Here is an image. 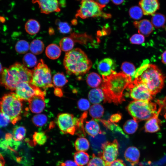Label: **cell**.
Listing matches in <instances>:
<instances>
[{"label": "cell", "instance_id": "cell-33", "mask_svg": "<svg viewBox=\"0 0 166 166\" xmlns=\"http://www.w3.org/2000/svg\"><path fill=\"white\" fill-rule=\"evenodd\" d=\"M52 81L55 86L60 87L64 86L68 81L63 73H57L53 75Z\"/></svg>", "mask_w": 166, "mask_h": 166}, {"label": "cell", "instance_id": "cell-22", "mask_svg": "<svg viewBox=\"0 0 166 166\" xmlns=\"http://www.w3.org/2000/svg\"><path fill=\"white\" fill-rule=\"evenodd\" d=\"M88 97L90 101L94 104L100 103L104 99V95L102 90L99 88L90 90Z\"/></svg>", "mask_w": 166, "mask_h": 166}, {"label": "cell", "instance_id": "cell-9", "mask_svg": "<svg viewBox=\"0 0 166 166\" xmlns=\"http://www.w3.org/2000/svg\"><path fill=\"white\" fill-rule=\"evenodd\" d=\"M129 95L134 100L151 101L153 95L146 86L138 79L135 78L128 85Z\"/></svg>", "mask_w": 166, "mask_h": 166}, {"label": "cell", "instance_id": "cell-48", "mask_svg": "<svg viewBox=\"0 0 166 166\" xmlns=\"http://www.w3.org/2000/svg\"><path fill=\"white\" fill-rule=\"evenodd\" d=\"M58 166H78L76 163L72 160H67L64 162H60Z\"/></svg>", "mask_w": 166, "mask_h": 166}, {"label": "cell", "instance_id": "cell-36", "mask_svg": "<svg viewBox=\"0 0 166 166\" xmlns=\"http://www.w3.org/2000/svg\"><path fill=\"white\" fill-rule=\"evenodd\" d=\"M87 116V112L83 113L81 117L77 119L76 126V132L77 133L80 135L85 136V129L84 127V122Z\"/></svg>", "mask_w": 166, "mask_h": 166}, {"label": "cell", "instance_id": "cell-54", "mask_svg": "<svg viewBox=\"0 0 166 166\" xmlns=\"http://www.w3.org/2000/svg\"><path fill=\"white\" fill-rule=\"evenodd\" d=\"M124 0H112L114 3L117 5L121 4L123 2Z\"/></svg>", "mask_w": 166, "mask_h": 166}, {"label": "cell", "instance_id": "cell-40", "mask_svg": "<svg viewBox=\"0 0 166 166\" xmlns=\"http://www.w3.org/2000/svg\"><path fill=\"white\" fill-rule=\"evenodd\" d=\"M47 120V117L45 115L39 114L33 116L32 120L33 124L36 126L42 127L46 123Z\"/></svg>", "mask_w": 166, "mask_h": 166}, {"label": "cell", "instance_id": "cell-51", "mask_svg": "<svg viewBox=\"0 0 166 166\" xmlns=\"http://www.w3.org/2000/svg\"><path fill=\"white\" fill-rule=\"evenodd\" d=\"M96 1L100 5L104 7L108 3L109 0H96Z\"/></svg>", "mask_w": 166, "mask_h": 166}, {"label": "cell", "instance_id": "cell-8", "mask_svg": "<svg viewBox=\"0 0 166 166\" xmlns=\"http://www.w3.org/2000/svg\"><path fill=\"white\" fill-rule=\"evenodd\" d=\"M104 7L93 0L81 2L79 8L75 15L76 18L85 19L91 17H101L105 18L111 17L110 14L104 12Z\"/></svg>", "mask_w": 166, "mask_h": 166}, {"label": "cell", "instance_id": "cell-14", "mask_svg": "<svg viewBox=\"0 0 166 166\" xmlns=\"http://www.w3.org/2000/svg\"><path fill=\"white\" fill-rule=\"evenodd\" d=\"M161 106L157 110L156 113L147 120L144 126L145 131L147 132L154 133L160 129V121L158 118L160 112L162 109Z\"/></svg>", "mask_w": 166, "mask_h": 166}, {"label": "cell", "instance_id": "cell-44", "mask_svg": "<svg viewBox=\"0 0 166 166\" xmlns=\"http://www.w3.org/2000/svg\"><path fill=\"white\" fill-rule=\"evenodd\" d=\"M144 41V36L140 34H134L130 38L131 42L135 44H141L143 43Z\"/></svg>", "mask_w": 166, "mask_h": 166}, {"label": "cell", "instance_id": "cell-1", "mask_svg": "<svg viewBox=\"0 0 166 166\" xmlns=\"http://www.w3.org/2000/svg\"><path fill=\"white\" fill-rule=\"evenodd\" d=\"M101 87L104 95V101L116 105L125 101L123 92L132 81V78L122 72H114L108 76H102Z\"/></svg>", "mask_w": 166, "mask_h": 166}, {"label": "cell", "instance_id": "cell-19", "mask_svg": "<svg viewBox=\"0 0 166 166\" xmlns=\"http://www.w3.org/2000/svg\"><path fill=\"white\" fill-rule=\"evenodd\" d=\"M140 152L139 149L134 146L128 147L124 153V157L125 160L131 165L133 166L139 162L140 157Z\"/></svg>", "mask_w": 166, "mask_h": 166}, {"label": "cell", "instance_id": "cell-12", "mask_svg": "<svg viewBox=\"0 0 166 166\" xmlns=\"http://www.w3.org/2000/svg\"><path fill=\"white\" fill-rule=\"evenodd\" d=\"M119 144L116 139L102 144V152H100L98 155L103 159L107 166L116 160L119 153Z\"/></svg>", "mask_w": 166, "mask_h": 166}, {"label": "cell", "instance_id": "cell-52", "mask_svg": "<svg viewBox=\"0 0 166 166\" xmlns=\"http://www.w3.org/2000/svg\"><path fill=\"white\" fill-rule=\"evenodd\" d=\"M161 61L164 64H166V50H165L161 55Z\"/></svg>", "mask_w": 166, "mask_h": 166}, {"label": "cell", "instance_id": "cell-43", "mask_svg": "<svg viewBox=\"0 0 166 166\" xmlns=\"http://www.w3.org/2000/svg\"><path fill=\"white\" fill-rule=\"evenodd\" d=\"M58 29L60 32L62 34L69 33L71 31V28L66 22H59L57 24Z\"/></svg>", "mask_w": 166, "mask_h": 166}, {"label": "cell", "instance_id": "cell-50", "mask_svg": "<svg viewBox=\"0 0 166 166\" xmlns=\"http://www.w3.org/2000/svg\"><path fill=\"white\" fill-rule=\"evenodd\" d=\"M54 93L56 96L59 97H62L63 95V93L61 90L59 88L55 89Z\"/></svg>", "mask_w": 166, "mask_h": 166}, {"label": "cell", "instance_id": "cell-16", "mask_svg": "<svg viewBox=\"0 0 166 166\" xmlns=\"http://www.w3.org/2000/svg\"><path fill=\"white\" fill-rule=\"evenodd\" d=\"M115 65L114 61L112 59L105 58L99 62L97 69L99 73L102 76H108L115 71Z\"/></svg>", "mask_w": 166, "mask_h": 166}, {"label": "cell", "instance_id": "cell-4", "mask_svg": "<svg viewBox=\"0 0 166 166\" xmlns=\"http://www.w3.org/2000/svg\"><path fill=\"white\" fill-rule=\"evenodd\" d=\"M63 64L68 74L76 75L85 74L92 65V62L86 54L78 48L66 52Z\"/></svg>", "mask_w": 166, "mask_h": 166}, {"label": "cell", "instance_id": "cell-10", "mask_svg": "<svg viewBox=\"0 0 166 166\" xmlns=\"http://www.w3.org/2000/svg\"><path fill=\"white\" fill-rule=\"evenodd\" d=\"M17 97L22 101H28L35 95H45V92L32 85L30 83L23 82L19 84L15 90Z\"/></svg>", "mask_w": 166, "mask_h": 166}, {"label": "cell", "instance_id": "cell-23", "mask_svg": "<svg viewBox=\"0 0 166 166\" xmlns=\"http://www.w3.org/2000/svg\"><path fill=\"white\" fill-rule=\"evenodd\" d=\"M73 157L74 162L78 166H84L89 162V155L85 152L77 151Z\"/></svg>", "mask_w": 166, "mask_h": 166}, {"label": "cell", "instance_id": "cell-41", "mask_svg": "<svg viewBox=\"0 0 166 166\" xmlns=\"http://www.w3.org/2000/svg\"><path fill=\"white\" fill-rule=\"evenodd\" d=\"M87 166H107L106 164L101 157L93 154L92 158L87 164Z\"/></svg>", "mask_w": 166, "mask_h": 166}, {"label": "cell", "instance_id": "cell-55", "mask_svg": "<svg viewBox=\"0 0 166 166\" xmlns=\"http://www.w3.org/2000/svg\"><path fill=\"white\" fill-rule=\"evenodd\" d=\"M3 68L2 67V66L1 63V62H0V74L2 72Z\"/></svg>", "mask_w": 166, "mask_h": 166}, {"label": "cell", "instance_id": "cell-7", "mask_svg": "<svg viewBox=\"0 0 166 166\" xmlns=\"http://www.w3.org/2000/svg\"><path fill=\"white\" fill-rule=\"evenodd\" d=\"M32 72L30 82L32 85L45 90L54 86L52 82L50 70L43 60H39Z\"/></svg>", "mask_w": 166, "mask_h": 166}, {"label": "cell", "instance_id": "cell-3", "mask_svg": "<svg viewBox=\"0 0 166 166\" xmlns=\"http://www.w3.org/2000/svg\"><path fill=\"white\" fill-rule=\"evenodd\" d=\"M32 77V70L23 64L16 62L8 68H3L0 74V85L8 89L14 91L20 83H30Z\"/></svg>", "mask_w": 166, "mask_h": 166}, {"label": "cell", "instance_id": "cell-39", "mask_svg": "<svg viewBox=\"0 0 166 166\" xmlns=\"http://www.w3.org/2000/svg\"><path fill=\"white\" fill-rule=\"evenodd\" d=\"M15 49L16 52L20 54L26 53L30 49V45L27 42L24 40H20L16 43Z\"/></svg>", "mask_w": 166, "mask_h": 166}, {"label": "cell", "instance_id": "cell-21", "mask_svg": "<svg viewBox=\"0 0 166 166\" xmlns=\"http://www.w3.org/2000/svg\"><path fill=\"white\" fill-rule=\"evenodd\" d=\"M61 49L60 47L55 44H51L46 47L45 53L49 58L55 60L58 58L60 56Z\"/></svg>", "mask_w": 166, "mask_h": 166}, {"label": "cell", "instance_id": "cell-45", "mask_svg": "<svg viewBox=\"0 0 166 166\" xmlns=\"http://www.w3.org/2000/svg\"><path fill=\"white\" fill-rule=\"evenodd\" d=\"M90 103L88 100L85 98L80 99L77 102L78 108L82 111H86L90 107Z\"/></svg>", "mask_w": 166, "mask_h": 166}, {"label": "cell", "instance_id": "cell-11", "mask_svg": "<svg viewBox=\"0 0 166 166\" xmlns=\"http://www.w3.org/2000/svg\"><path fill=\"white\" fill-rule=\"evenodd\" d=\"M77 118L69 113H62L57 117V122L58 127L64 134L73 135L76 132Z\"/></svg>", "mask_w": 166, "mask_h": 166}, {"label": "cell", "instance_id": "cell-2", "mask_svg": "<svg viewBox=\"0 0 166 166\" xmlns=\"http://www.w3.org/2000/svg\"><path fill=\"white\" fill-rule=\"evenodd\" d=\"M134 77L144 84L153 96L160 92L164 85L165 77L154 64L146 63L142 65L136 71Z\"/></svg>", "mask_w": 166, "mask_h": 166}, {"label": "cell", "instance_id": "cell-18", "mask_svg": "<svg viewBox=\"0 0 166 166\" xmlns=\"http://www.w3.org/2000/svg\"><path fill=\"white\" fill-rule=\"evenodd\" d=\"M133 24L138 30L139 34L144 36H148L153 30V26L152 24L147 19H144L139 21H135Z\"/></svg>", "mask_w": 166, "mask_h": 166}, {"label": "cell", "instance_id": "cell-27", "mask_svg": "<svg viewBox=\"0 0 166 166\" xmlns=\"http://www.w3.org/2000/svg\"><path fill=\"white\" fill-rule=\"evenodd\" d=\"M74 144L77 151H86L89 149L90 146L88 140L84 137L77 138L75 140Z\"/></svg>", "mask_w": 166, "mask_h": 166}, {"label": "cell", "instance_id": "cell-15", "mask_svg": "<svg viewBox=\"0 0 166 166\" xmlns=\"http://www.w3.org/2000/svg\"><path fill=\"white\" fill-rule=\"evenodd\" d=\"M45 96L35 95L28 101L29 108L32 112L38 113L43 110L45 105Z\"/></svg>", "mask_w": 166, "mask_h": 166}, {"label": "cell", "instance_id": "cell-35", "mask_svg": "<svg viewBox=\"0 0 166 166\" xmlns=\"http://www.w3.org/2000/svg\"><path fill=\"white\" fill-rule=\"evenodd\" d=\"M95 120L100 121L105 127L113 132H120L127 137V136L125 134L121 128L116 124L109 121L102 119H95Z\"/></svg>", "mask_w": 166, "mask_h": 166}, {"label": "cell", "instance_id": "cell-25", "mask_svg": "<svg viewBox=\"0 0 166 166\" xmlns=\"http://www.w3.org/2000/svg\"><path fill=\"white\" fill-rule=\"evenodd\" d=\"M44 48L43 42L39 39H35L30 45V50L34 54L38 55L42 53Z\"/></svg>", "mask_w": 166, "mask_h": 166}, {"label": "cell", "instance_id": "cell-20", "mask_svg": "<svg viewBox=\"0 0 166 166\" xmlns=\"http://www.w3.org/2000/svg\"><path fill=\"white\" fill-rule=\"evenodd\" d=\"M85 129L89 135L93 137L98 134L102 133L98 123L93 119L86 122Z\"/></svg>", "mask_w": 166, "mask_h": 166}, {"label": "cell", "instance_id": "cell-47", "mask_svg": "<svg viewBox=\"0 0 166 166\" xmlns=\"http://www.w3.org/2000/svg\"><path fill=\"white\" fill-rule=\"evenodd\" d=\"M122 118V115L120 113H117L112 115L110 118V121L111 122H118Z\"/></svg>", "mask_w": 166, "mask_h": 166}, {"label": "cell", "instance_id": "cell-26", "mask_svg": "<svg viewBox=\"0 0 166 166\" xmlns=\"http://www.w3.org/2000/svg\"><path fill=\"white\" fill-rule=\"evenodd\" d=\"M86 81L88 85L90 87L95 88L101 84L102 80L100 76L97 73L92 72L87 76Z\"/></svg>", "mask_w": 166, "mask_h": 166}, {"label": "cell", "instance_id": "cell-24", "mask_svg": "<svg viewBox=\"0 0 166 166\" xmlns=\"http://www.w3.org/2000/svg\"><path fill=\"white\" fill-rule=\"evenodd\" d=\"M25 28L27 33L30 35H34L38 33L40 29V25L37 20L31 19L26 23Z\"/></svg>", "mask_w": 166, "mask_h": 166}, {"label": "cell", "instance_id": "cell-57", "mask_svg": "<svg viewBox=\"0 0 166 166\" xmlns=\"http://www.w3.org/2000/svg\"><path fill=\"white\" fill-rule=\"evenodd\" d=\"M164 117L166 120V112L165 113L164 115Z\"/></svg>", "mask_w": 166, "mask_h": 166}, {"label": "cell", "instance_id": "cell-49", "mask_svg": "<svg viewBox=\"0 0 166 166\" xmlns=\"http://www.w3.org/2000/svg\"><path fill=\"white\" fill-rule=\"evenodd\" d=\"M108 166H126L123 161L120 159L115 160Z\"/></svg>", "mask_w": 166, "mask_h": 166}, {"label": "cell", "instance_id": "cell-53", "mask_svg": "<svg viewBox=\"0 0 166 166\" xmlns=\"http://www.w3.org/2000/svg\"><path fill=\"white\" fill-rule=\"evenodd\" d=\"M5 161L3 156L0 153V166H5Z\"/></svg>", "mask_w": 166, "mask_h": 166}, {"label": "cell", "instance_id": "cell-30", "mask_svg": "<svg viewBox=\"0 0 166 166\" xmlns=\"http://www.w3.org/2000/svg\"><path fill=\"white\" fill-rule=\"evenodd\" d=\"M151 23L153 26L157 28L162 27L166 22V18L163 14L159 13H155L152 15Z\"/></svg>", "mask_w": 166, "mask_h": 166}, {"label": "cell", "instance_id": "cell-17", "mask_svg": "<svg viewBox=\"0 0 166 166\" xmlns=\"http://www.w3.org/2000/svg\"><path fill=\"white\" fill-rule=\"evenodd\" d=\"M139 5L144 15H153L158 10L160 4L158 0H140Z\"/></svg>", "mask_w": 166, "mask_h": 166}, {"label": "cell", "instance_id": "cell-37", "mask_svg": "<svg viewBox=\"0 0 166 166\" xmlns=\"http://www.w3.org/2000/svg\"><path fill=\"white\" fill-rule=\"evenodd\" d=\"M47 138L46 135L43 132H35L33 136V142L34 145H43L45 143Z\"/></svg>", "mask_w": 166, "mask_h": 166}, {"label": "cell", "instance_id": "cell-38", "mask_svg": "<svg viewBox=\"0 0 166 166\" xmlns=\"http://www.w3.org/2000/svg\"><path fill=\"white\" fill-rule=\"evenodd\" d=\"M121 69L124 73L133 78L136 71L133 64L127 62H124L122 64Z\"/></svg>", "mask_w": 166, "mask_h": 166}, {"label": "cell", "instance_id": "cell-28", "mask_svg": "<svg viewBox=\"0 0 166 166\" xmlns=\"http://www.w3.org/2000/svg\"><path fill=\"white\" fill-rule=\"evenodd\" d=\"M104 109L102 105L95 104L91 106L89 110L90 116L95 119H99L103 115Z\"/></svg>", "mask_w": 166, "mask_h": 166}, {"label": "cell", "instance_id": "cell-29", "mask_svg": "<svg viewBox=\"0 0 166 166\" xmlns=\"http://www.w3.org/2000/svg\"><path fill=\"white\" fill-rule=\"evenodd\" d=\"M59 45L61 50L67 52L73 49L74 46V42L71 38L65 37L60 41Z\"/></svg>", "mask_w": 166, "mask_h": 166}, {"label": "cell", "instance_id": "cell-5", "mask_svg": "<svg viewBox=\"0 0 166 166\" xmlns=\"http://www.w3.org/2000/svg\"><path fill=\"white\" fill-rule=\"evenodd\" d=\"M22 104L14 93L4 94L0 100V111L7 115L15 124L21 119Z\"/></svg>", "mask_w": 166, "mask_h": 166}, {"label": "cell", "instance_id": "cell-34", "mask_svg": "<svg viewBox=\"0 0 166 166\" xmlns=\"http://www.w3.org/2000/svg\"><path fill=\"white\" fill-rule=\"evenodd\" d=\"M23 64L26 67L32 68L36 65L37 58L34 54L31 53H26L22 60Z\"/></svg>", "mask_w": 166, "mask_h": 166}, {"label": "cell", "instance_id": "cell-46", "mask_svg": "<svg viewBox=\"0 0 166 166\" xmlns=\"http://www.w3.org/2000/svg\"><path fill=\"white\" fill-rule=\"evenodd\" d=\"M10 122V119L7 115L0 112V127L6 126Z\"/></svg>", "mask_w": 166, "mask_h": 166}, {"label": "cell", "instance_id": "cell-6", "mask_svg": "<svg viewBox=\"0 0 166 166\" xmlns=\"http://www.w3.org/2000/svg\"><path fill=\"white\" fill-rule=\"evenodd\" d=\"M126 109L137 122L147 120L156 112V104L151 101L134 100L130 102Z\"/></svg>", "mask_w": 166, "mask_h": 166}, {"label": "cell", "instance_id": "cell-56", "mask_svg": "<svg viewBox=\"0 0 166 166\" xmlns=\"http://www.w3.org/2000/svg\"><path fill=\"white\" fill-rule=\"evenodd\" d=\"M77 1H90L92 0H76Z\"/></svg>", "mask_w": 166, "mask_h": 166}, {"label": "cell", "instance_id": "cell-13", "mask_svg": "<svg viewBox=\"0 0 166 166\" xmlns=\"http://www.w3.org/2000/svg\"><path fill=\"white\" fill-rule=\"evenodd\" d=\"M33 3H37L41 12L49 14L61 11V5L58 0H31Z\"/></svg>", "mask_w": 166, "mask_h": 166}, {"label": "cell", "instance_id": "cell-42", "mask_svg": "<svg viewBox=\"0 0 166 166\" xmlns=\"http://www.w3.org/2000/svg\"><path fill=\"white\" fill-rule=\"evenodd\" d=\"M129 14L132 18L134 19L138 20L142 17L143 14L140 7L134 6L132 7L130 9Z\"/></svg>", "mask_w": 166, "mask_h": 166}, {"label": "cell", "instance_id": "cell-32", "mask_svg": "<svg viewBox=\"0 0 166 166\" xmlns=\"http://www.w3.org/2000/svg\"><path fill=\"white\" fill-rule=\"evenodd\" d=\"M26 133V129L24 127L17 126L13 130V139L16 141H21L24 139Z\"/></svg>", "mask_w": 166, "mask_h": 166}, {"label": "cell", "instance_id": "cell-31", "mask_svg": "<svg viewBox=\"0 0 166 166\" xmlns=\"http://www.w3.org/2000/svg\"><path fill=\"white\" fill-rule=\"evenodd\" d=\"M138 127L137 122L134 119L128 120L123 126L124 131L127 134H131L134 133Z\"/></svg>", "mask_w": 166, "mask_h": 166}]
</instances>
